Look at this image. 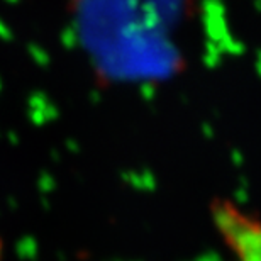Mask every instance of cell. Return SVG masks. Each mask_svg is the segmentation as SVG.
<instances>
[{"label": "cell", "instance_id": "obj_1", "mask_svg": "<svg viewBox=\"0 0 261 261\" xmlns=\"http://www.w3.org/2000/svg\"><path fill=\"white\" fill-rule=\"evenodd\" d=\"M212 221L219 236L236 261H261V221L239 208L227 198L211 205Z\"/></svg>", "mask_w": 261, "mask_h": 261}, {"label": "cell", "instance_id": "obj_2", "mask_svg": "<svg viewBox=\"0 0 261 261\" xmlns=\"http://www.w3.org/2000/svg\"><path fill=\"white\" fill-rule=\"evenodd\" d=\"M0 253H2V243H0Z\"/></svg>", "mask_w": 261, "mask_h": 261}]
</instances>
